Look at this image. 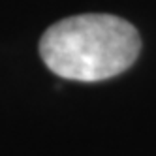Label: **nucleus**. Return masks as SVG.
Returning a JSON list of instances; mask_svg holds the SVG:
<instances>
[{
	"label": "nucleus",
	"instance_id": "f257e3e1",
	"mask_svg": "<svg viewBox=\"0 0 156 156\" xmlns=\"http://www.w3.org/2000/svg\"><path fill=\"white\" fill-rule=\"evenodd\" d=\"M141 40L136 27L109 13H83L49 27L40 57L64 79L94 83L115 77L136 62Z\"/></svg>",
	"mask_w": 156,
	"mask_h": 156
}]
</instances>
